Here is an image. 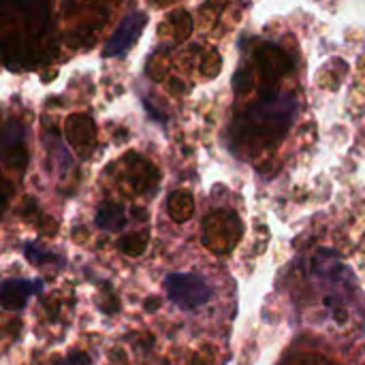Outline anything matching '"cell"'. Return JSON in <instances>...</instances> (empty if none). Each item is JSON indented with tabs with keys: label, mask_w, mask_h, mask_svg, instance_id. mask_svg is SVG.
<instances>
[{
	"label": "cell",
	"mask_w": 365,
	"mask_h": 365,
	"mask_svg": "<svg viewBox=\"0 0 365 365\" xmlns=\"http://www.w3.org/2000/svg\"><path fill=\"white\" fill-rule=\"evenodd\" d=\"M41 289L43 282L38 280H4L0 282V306L6 310H21Z\"/></svg>",
	"instance_id": "obj_3"
},
{
	"label": "cell",
	"mask_w": 365,
	"mask_h": 365,
	"mask_svg": "<svg viewBox=\"0 0 365 365\" xmlns=\"http://www.w3.org/2000/svg\"><path fill=\"white\" fill-rule=\"evenodd\" d=\"M148 24V15L143 11H130L128 15H124V19L118 24V28L113 30V34L109 36V41L103 47V56L105 58H113L124 53L143 32Z\"/></svg>",
	"instance_id": "obj_2"
},
{
	"label": "cell",
	"mask_w": 365,
	"mask_h": 365,
	"mask_svg": "<svg viewBox=\"0 0 365 365\" xmlns=\"http://www.w3.org/2000/svg\"><path fill=\"white\" fill-rule=\"evenodd\" d=\"M165 291H167L169 299L186 312H195V310L203 308L214 297V289L203 276L186 274V272L169 274L165 278Z\"/></svg>",
	"instance_id": "obj_1"
},
{
	"label": "cell",
	"mask_w": 365,
	"mask_h": 365,
	"mask_svg": "<svg viewBox=\"0 0 365 365\" xmlns=\"http://www.w3.org/2000/svg\"><path fill=\"white\" fill-rule=\"evenodd\" d=\"M98 225L105 227V229H118L122 227V210L118 207H111V205H105L98 214Z\"/></svg>",
	"instance_id": "obj_4"
},
{
	"label": "cell",
	"mask_w": 365,
	"mask_h": 365,
	"mask_svg": "<svg viewBox=\"0 0 365 365\" xmlns=\"http://www.w3.org/2000/svg\"><path fill=\"white\" fill-rule=\"evenodd\" d=\"M56 365H90V361H88L86 355H73V357H68V359H64V361Z\"/></svg>",
	"instance_id": "obj_5"
}]
</instances>
